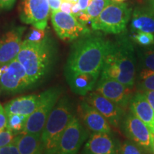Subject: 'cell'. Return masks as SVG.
<instances>
[{"label": "cell", "mask_w": 154, "mask_h": 154, "mask_svg": "<svg viewBox=\"0 0 154 154\" xmlns=\"http://www.w3.org/2000/svg\"><path fill=\"white\" fill-rule=\"evenodd\" d=\"M111 41L101 34H86L71 47L64 73L100 74Z\"/></svg>", "instance_id": "obj_1"}, {"label": "cell", "mask_w": 154, "mask_h": 154, "mask_svg": "<svg viewBox=\"0 0 154 154\" xmlns=\"http://www.w3.org/2000/svg\"><path fill=\"white\" fill-rule=\"evenodd\" d=\"M111 42L100 76L114 79L132 88L136 81V57L131 38L124 32Z\"/></svg>", "instance_id": "obj_2"}, {"label": "cell", "mask_w": 154, "mask_h": 154, "mask_svg": "<svg viewBox=\"0 0 154 154\" xmlns=\"http://www.w3.org/2000/svg\"><path fill=\"white\" fill-rule=\"evenodd\" d=\"M57 45L49 34L41 42L24 40L16 59L24 66L33 86L49 76L57 59Z\"/></svg>", "instance_id": "obj_3"}, {"label": "cell", "mask_w": 154, "mask_h": 154, "mask_svg": "<svg viewBox=\"0 0 154 154\" xmlns=\"http://www.w3.org/2000/svg\"><path fill=\"white\" fill-rule=\"evenodd\" d=\"M74 115V108L70 99L67 96L60 98L42 130L44 154H55L61 136Z\"/></svg>", "instance_id": "obj_4"}, {"label": "cell", "mask_w": 154, "mask_h": 154, "mask_svg": "<svg viewBox=\"0 0 154 154\" xmlns=\"http://www.w3.org/2000/svg\"><path fill=\"white\" fill-rule=\"evenodd\" d=\"M131 7L128 4L111 2L91 23L94 31L120 34L126 30L131 17Z\"/></svg>", "instance_id": "obj_5"}, {"label": "cell", "mask_w": 154, "mask_h": 154, "mask_svg": "<svg viewBox=\"0 0 154 154\" xmlns=\"http://www.w3.org/2000/svg\"><path fill=\"white\" fill-rule=\"evenodd\" d=\"M62 89L51 87L39 94V99L35 110L29 116L22 134H42L49 116L61 98Z\"/></svg>", "instance_id": "obj_6"}, {"label": "cell", "mask_w": 154, "mask_h": 154, "mask_svg": "<svg viewBox=\"0 0 154 154\" xmlns=\"http://www.w3.org/2000/svg\"><path fill=\"white\" fill-rule=\"evenodd\" d=\"M34 87L24 66L17 59L2 66L0 75V90L14 94Z\"/></svg>", "instance_id": "obj_7"}, {"label": "cell", "mask_w": 154, "mask_h": 154, "mask_svg": "<svg viewBox=\"0 0 154 154\" xmlns=\"http://www.w3.org/2000/svg\"><path fill=\"white\" fill-rule=\"evenodd\" d=\"M88 136V130L74 114L61 136L55 154H77Z\"/></svg>", "instance_id": "obj_8"}, {"label": "cell", "mask_w": 154, "mask_h": 154, "mask_svg": "<svg viewBox=\"0 0 154 154\" xmlns=\"http://www.w3.org/2000/svg\"><path fill=\"white\" fill-rule=\"evenodd\" d=\"M51 19L56 33L61 39L64 41H75L91 32L85 25L79 22L76 17L61 11H52Z\"/></svg>", "instance_id": "obj_9"}, {"label": "cell", "mask_w": 154, "mask_h": 154, "mask_svg": "<svg viewBox=\"0 0 154 154\" xmlns=\"http://www.w3.org/2000/svg\"><path fill=\"white\" fill-rule=\"evenodd\" d=\"M121 125L131 141L147 153H151L154 135L143 121L129 111L125 114Z\"/></svg>", "instance_id": "obj_10"}, {"label": "cell", "mask_w": 154, "mask_h": 154, "mask_svg": "<svg viewBox=\"0 0 154 154\" xmlns=\"http://www.w3.org/2000/svg\"><path fill=\"white\" fill-rule=\"evenodd\" d=\"M50 13L48 0H22L19 14L22 22L45 30Z\"/></svg>", "instance_id": "obj_11"}, {"label": "cell", "mask_w": 154, "mask_h": 154, "mask_svg": "<svg viewBox=\"0 0 154 154\" xmlns=\"http://www.w3.org/2000/svg\"><path fill=\"white\" fill-rule=\"evenodd\" d=\"M96 91L124 110L129 106L133 96L131 88L114 79L100 76Z\"/></svg>", "instance_id": "obj_12"}, {"label": "cell", "mask_w": 154, "mask_h": 154, "mask_svg": "<svg viewBox=\"0 0 154 154\" xmlns=\"http://www.w3.org/2000/svg\"><path fill=\"white\" fill-rule=\"evenodd\" d=\"M85 101L99 111L111 126L119 128L122 124L124 110L104 96L96 91H91L86 95Z\"/></svg>", "instance_id": "obj_13"}, {"label": "cell", "mask_w": 154, "mask_h": 154, "mask_svg": "<svg viewBox=\"0 0 154 154\" xmlns=\"http://www.w3.org/2000/svg\"><path fill=\"white\" fill-rule=\"evenodd\" d=\"M26 27L18 26L9 30L0 39V66L16 59L22 45V36Z\"/></svg>", "instance_id": "obj_14"}, {"label": "cell", "mask_w": 154, "mask_h": 154, "mask_svg": "<svg viewBox=\"0 0 154 154\" xmlns=\"http://www.w3.org/2000/svg\"><path fill=\"white\" fill-rule=\"evenodd\" d=\"M78 112L80 117L79 120L88 131L92 133L112 134V128L110 124L85 100L80 103Z\"/></svg>", "instance_id": "obj_15"}, {"label": "cell", "mask_w": 154, "mask_h": 154, "mask_svg": "<svg viewBox=\"0 0 154 154\" xmlns=\"http://www.w3.org/2000/svg\"><path fill=\"white\" fill-rule=\"evenodd\" d=\"M83 154H119V146L112 134L92 133L86 140Z\"/></svg>", "instance_id": "obj_16"}, {"label": "cell", "mask_w": 154, "mask_h": 154, "mask_svg": "<svg viewBox=\"0 0 154 154\" xmlns=\"http://www.w3.org/2000/svg\"><path fill=\"white\" fill-rule=\"evenodd\" d=\"M130 111L149 127L154 135V111L142 92L133 94L129 103Z\"/></svg>", "instance_id": "obj_17"}, {"label": "cell", "mask_w": 154, "mask_h": 154, "mask_svg": "<svg viewBox=\"0 0 154 154\" xmlns=\"http://www.w3.org/2000/svg\"><path fill=\"white\" fill-rule=\"evenodd\" d=\"M66 82L72 91L80 96H86L95 87L100 74L64 73Z\"/></svg>", "instance_id": "obj_18"}, {"label": "cell", "mask_w": 154, "mask_h": 154, "mask_svg": "<svg viewBox=\"0 0 154 154\" xmlns=\"http://www.w3.org/2000/svg\"><path fill=\"white\" fill-rule=\"evenodd\" d=\"M39 99V94L19 96L9 101L5 105V109L7 115L19 114L29 116L34 112Z\"/></svg>", "instance_id": "obj_19"}, {"label": "cell", "mask_w": 154, "mask_h": 154, "mask_svg": "<svg viewBox=\"0 0 154 154\" xmlns=\"http://www.w3.org/2000/svg\"><path fill=\"white\" fill-rule=\"evenodd\" d=\"M14 143L20 154H44L42 134H18Z\"/></svg>", "instance_id": "obj_20"}, {"label": "cell", "mask_w": 154, "mask_h": 154, "mask_svg": "<svg viewBox=\"0 0 154 154\" xmlns=\"http://www.w3.org/2000/svg\"><path fill=\"white\" fill-rule=\"evenodd\" d=\"M131 32H141L154 34V11L148 8H136L132 14Z\"/></svg>", "instance_id": "obj_21"}, {"label": "cell", "mask_w": 154, "mask_h": 154, "mask_svg": "<svg viewBox=\"0 0 154 154\" xmlns=\"http://www.w3.org/2000/svg\"><path fill=\"white\" fill-rule=\"evenodd\" d=\"M137 54L140 69L154 72V46L139 49Z\"/></svg>", "instance_id": "obj_22"}, {"label": "cell", "mask_w": 154, "mask_h": 154, "mask_svg": "<svg viewBox=\"0 0 154 154\" xmlns=\"http://www.w3.org/2000/svg\"><path fill=\"white\" fill-rule=\"evenodd\" d=\"M138 86L143 91H154V72L140 69L137 77Z\"/></svg>", "instance_id": "obj_23"}, {"label": "cell", "mask_w": 154, "mask_h": 154, "mask_svg": "<svg viewBox=\"0 0 154 154\" xmlns=\"http://www.w3.org/2000/svg\"><path fill=\"white\" fill-rule=\"evenodd\" d=\"M28 116L19 114L7 116V128L16 135L22 134L25 128Z\"/></svg>", "instance_id": "obj_24"}, {"label": "cell", "mask_w": 154, "mask_h": 154, "mask_svg": "<svg viewBox=\"0 0 154 154\" xmlns=\"http://www.w3.org/2000/svg\"><path fill=\"white\" fill-rule=\"evenodd\" d=\"M111 2H112L111 0H90L86 12L91 19V23L92 21L97 18L102 11Z\"/></svg>", "instance_id": "obj_25"}, {"label": "cell", "mask_w": 154, "mask_h": 154, "mask_svg": "<svg viewBox=\"0 0 154 154\" xmlns=\"http://www.w3.org/2000/svg\"><path fill=\"white\" fill-rule=\"evenodd\" d=\"M131 38L140 47H149L154 45V34L146 32H132Z\"/></svg>", "instance_id": "obj_26"}, {"label": "cell", "mask_w": 154, "mask_h": 154, "mask_svg": "<svg viewBox=\"0 0 154 154\" xmlns=\"http://www.w3.org/2000/svg\"><path fill=\"white\" fill-rule=\"evenodd\" d=\"M119 154H144L139 146L131 140H124L119 146Z\"/></svg>", "instance_id": "obj_27"}, {"label": "cell", "mask_w": 154, "mask_h": 154, "mask_svg": "<svg viewBox=\"0 0 154 154\" xmlns=\"http://www.w3.org/2000/svg\"><path fill=\"white\" fill-rule=\"evenodd\" d=\"M46 36H47V34H46L45 30L39 29L32 26L29 31L28 34H26L24 40L33 42H38L42 41L46 37Z\"/></svg>", "instance_id": "obj_28"}, {"label": "cell", "mask_w": 154, "mask_h": 154, "mask_svg": "<svg viewBox=\"0 0 154 154\" xmlns=\"http://www.w3.org/2000/svg\"><path fill=\"white\" fill-rule=\"evenodd\" d=\"M17 135L11 131L5 128L0 131V149L14 142V140Z\"/></svg>", "instance_id": "obj_29"}, {"label": "cell", "mask_w": 154, "mask_h": 154, "mask_svg": "<svg viewBox=\"0 0 154 154\" xmlns=\"http://www.w3.org/2000/svg\"><path fill=\"white\" fill-rule=\"evenodd\" d=\"M0 154H20L17 146L13 142L0 149Z\"/></svg>", "instance_id": "obj_30"}, {"label": "cell", "mask_w": 154, "mask_h": 154, "mask_svg": "<svg viewBox=\"0 0 154 154\" xmlns=\"http://www.w3.org/2000/svg\"><path fill=\"white\" fill-rule=\"evenodd\" d=\"M17 0H0V9L9 10L14 7Z\"/></svg>", "instance_id": "obj_31"}, {"label": "cell", "mask_w": 154, "mask_h": 154, "mask_svg": "<svg viewBox=\"0 0 154 154\" xmlns=\"http://www.w3.org/2000/svg\"><path fill=\"white\" fill-rule=\"evenodd\" d=\"M7 115L5 109L0 111V131L7 128Z\"/></svg>", "instance_id": "obj_32"}, {"label": "cell", "mask_w": 154, "mask_h": 154, "mask_svg": "<svg viewBox=\"0 0 154 154\" xmlns=\"http://www.w3.org/2000/svg\"><path fill=\"white\" fill-rule=\"evenodd\" d=\"M73 4L74 3L70 2L63 1L60 7V11L66 13V14H72V7Z\"/></svg>", "instance_id": "obj_33"}, {"label": "cell", "mask_w": 154, "mask_h": 154, "mask_svg": "<svg viewBox=\"0 0 154 154\" xmlns=\"http://www.w3.org/2000/svg\"><path fill=\"white\" fill-rule=\"evenodd\" d=\"M49 8L52 11H59L63 0H48Z\"/></svg>", "instance_id": "obj_34"}, {"label": "cell", "mask_w": 154, "mask_h": 154, "mask_svg": "<svg viewBox=\"0 0 154 154\" xmlns=\"http://www.w3.org/2000/svg\"><path fill=\"white\" fill-rule=\"evenodd\" d=\"M143 94L154 111V91H143Z\"/></svg>", "instance_id": "obj_35"}, {"label": "cell", "mask_w": 154, "mask_h": 154, "mask_svg": "<svg viewBox=\"0 0 154 154\" xmlns=\"http://www.w3.org/2000/svg\"><path fill=\"white\" fill-rule=\"evenodd\" d=\"M82 11L80 9V7L79 5L78 2H76V3H74L72 5V15L73 17H76L78 16L79 14Z\"/></svg>", "instance_id": "obj_36"}, {"label": "cell", "mask_w": 154, "mask_h": 154, "mask_svg": "<svg viewBox=\"0 0 154 154\" xmlns=\"http://www.w3.org/2000/svg\"><path fill=\"white\" fill-rule=\"evenodd\" d=\"M89 2L90 0H78V4L79 5L81 10L82 11H86L88 8Z\"/></svg>", "instance_id": "obj_37"}, {"label": "cell", "mask_w": 154, "mask_h": 154, "mask_svg": "<svg viewBox=\"0 0 154 154\" xmlns=\"http://www.w3.org/2000/svg\"><path fill=\"white\" fill-rule=\"evenodd\" d=\"M151 153L154 154V137L153 140V143H152V148H151Z\"/></svg>", "instance_id": "obj_38"}, {"label": "cell", "mask_w": 154, "mask_h": 154, "mask_svg": "<svg viewBox=\"0 0 154 154\" xmlns=\"http://www.w3.org/2000/svg\"><path fill=\"white\" fill-rule=\"evenodd\" d=\"M151 9L154 11V0H151Z\"/></svg>", "instance_id": "obj_39"}, {"label": "cell", "mask_w": 154, "mask_h": 154, "mask_svg": "<svg viewBox=\"0 0 154 154\" xmlns=\"http://www.w3.org/2000/svg\"><path fill=\"white\" fill-rule=\"evenodd\" d=\"M63 1L70 2H73V3H76V2H78V0H63Z\"/></svg>", "instance_id": "obj_40"}, {"label": "cell", "mask_w": 154, "mask_h": 154, "mask_svg": "<svg viewBox=\"0 0 154 154\" xmlns=\"http://www.w3.org/2000/svg\"><path fill=\"white\" fill-rule=\"evenodd\" d=\"M113 2H122V0H111Z\"/></svg>", "instance_id": "obj_41"}, {"label": "cell", "mask_w": 154, "mask_h": 154, "mask_svg": "<svg viewBox=\"0 0 154 154\" xmlns=\"http://www.w3.org/2000/svg\"><path fill=\"white\" fill-rule=\"evenodd\" d=\"M4 109V108L2 107V106L1 105V103H0V111H2V110H3Z\"/></svg>", "instance_id": "obj_42"}, {"label": "cell", "mask_w": 154, "mask_h": 154, "mask_svg": "<svg viewBox=\"0 0 154 154\" xmlns=\"http://www.w3.org/2000/svg\"><path fill=\"white\" fill-rule=\"evenodd\" d=\"M122 1H123V2H124V1H125V0H122Z\"/></svg>", "instance_id": "obj_43"}]
</instances>
